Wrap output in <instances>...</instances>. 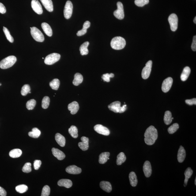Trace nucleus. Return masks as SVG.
Returning <instances> with one entry per match:
<instances>
[{"label":"nucleus","mask_w":196,"mask_h":196,"mask_svg":"<svg viewBox=\"0 0 196 196\" xmlns=\"http://www.w3.org/2000/svg\"><path fill=\"white\" fill-rule=\"evenodd\" d=\"M144 137V141L147 145H153L158 138L157 129L153 126H149L146 130Z\"/></svg>","instance_id":"obj_1"},{"label":"nucleus","mask_w":196,"mask_h":196,"mask_svg":"<svg viewBox=\"0 0 196 196\" xmlns=\"http://www.w3.org/2000/svg\"><path fill=\"white\" fill-rule=\"evenodd\" d=\"M126 41L121 36H117L113 38L111 40V45L114 50H121L123 49L126 45Z\"/></svg>","instance_id":"obj_2"},{"label":"nucleus","mask_w":196,"mask_h":196,"mask_svg":"<svg viewBox=\"0 0 196 196\" xmlns=\"http://www.w3.org/2000/svg\"><path fill=\"white\" fill-rule=\"evenodd\" d=\"M17 61V58L14 56H10L3 59L0 62V68L7 69L11 67Z\"/></svg>","instance_id":"obj_3"},{"label":"nucleus","mask_w":196,"mask_h":196,"mask_svg":"<svg viewBox=\"0 0 196 196\" xmlns=\"http://www.w3.org/2000/svg\"><path fill=\"white\" fill-rule=\"evenodd\" d=\"M108 107L110 110L115 113H124L126 111L127 108L126 105H124L121 107V103L119 101L113 102L111 104L109 105Z\"/></svg>","instance_id":"obj_4"},{"label":"nucleus","mask_w":196,"mask_h":196,"mask_svg":"<svg viewBox=\"0 0 196 196\" xmlns=\"http://www.w3.org/2000/svg\"><path fill=\"white\" fill-rule=\"evenodd\" d=\"M31 35L36 41L42 42L44 40V37L40 30L36 27H33L31 29Z\"/></svg>","instance_id":"obj_5"},{"label":"nucleus","mask_w":196,"mask_h":196,"mask_svg":"<svg viewBox=\"0 0 196 196\" xmlns=\"http://www.w3.org/2000/svg\"><path fill=\"white\" fill-rule=\"evenodd\" d=\"M60 55L57 53H52L47 56L44 60V63L48 65H52L58 62L60 58Z\"/></svg>","instance_id":"obj_6"},{"label":"nucleus","mask_w":196,"mask_h":196,"mask_svg":"<svg viewBox=\"0 0 196 196\" xmlns=\"http://www.w3.org/2000/svg\"><path fill=\"white\" fill-rule=\"evenodd\" d=\"M169 23L170 26L171 31H175L178 28V17L175 13L170 15L168 18Z\"/></svg>","instance_id":"obj_7"},{"label":"nucleus","mask_w":196,"mask_h":196,"mask_svg":"<svg viewBox=\"0 0 196 196\" xmlns=\"http://www.w3.org/2000/svg\"><path fill=\"white\" fill-rule=\"evenodd\" d=\"M73 6L71 1H68L65 4L64 10V16L65 19H69L71 17L73 12Z\"/></svg>","instance_id":"obj_8"},{"label":"nucleus","mask_w":196,"mask_h":196,"mask_svg":"<svg viewBox=\"0 0 196 196\" xmlns=\"http://www.w3.org/2000/svg\"><path fill=\"white\" fill-rule=\"evenodd\" d=\"M152 66V61L149 60L146 64L145 67L142 69V77L144 79L149 78L150 75Z\"/></svg>","instance_id":"obj_9"},{"label":"nucleus","mask_w":196,"mask_h":196,"mask_svg":"<svg viewBox=\"0 0 196 196\" xmlns=\"http://www.w3.org/2000/svg\"><path fill=\"white\" fill-rule=\"evenodd\" d=\"M117 9L114 12V16L118 19H123L125 16L123 4L121 2H118L117 3Z\"/></svg>","instance_id":"obj_10"},{"label":"nucleus","mask_w":196,"mask_h":196,"mask_svg":"<svg viewBox=\"0 0 196 196\" xmlns=\"http://www.w3.org/2000/svg\"><path fill=\"white\" fill-rule=\"evenodd\" d=\"M173 83V79L171 77H167L163 81L162 84V90L163 92L167 93L171 89Z\"/></svg>","instance_id":"obj_11"},{"label":"nucleus","mask_w":196,"mask_h":196,"mask_svg":"<svg viewBox=\"0 0 196 196\" xmlns=\"http://www.w3.org/2000/svg\"><path fill=\"white\" fill-rule=\"evenodd\" d=\"M94 130L99 134L107 136L110 134L109 130L107 127L103 126L101 125L98 124L94 126Z\"/></svg>","instance_id":"obj_12"},{"label":"nucleus","mask_w":196,"mask_h":196,"mask_svg":"<svg viewBox=\"0 0 196 196\" xmlns=\"http://www.w3.org/2000/svg\"><path fill=\"white\" fill-rule=\"evenodd\" d=\"M31 7L35 13L40 15L43 13V9L41 5L37 0H32L31 3Z\"/></svg>","instance_id":"obj_13"},{"label":"nucleus","mask_w":196,"mask_h":196,"mask_svg":"<svg viewBox=\"0 0 196 196\" xmlns=\"http://www.w3.org/2000/svg\"><path fill=\"white\" fill-rule=\"evenodd\" d=\"M81 142H79L78 144L79 147L83 151L87 150L89 148V138L83 136L81 137Z\"/></svg>","instance_id":"obj_14"},{"label":"nucleus","mask_w":196,"mask_h":196,"mask_svg":"<svg viewBox=\"0 0 196 196\" xmlns=\"http://www.w3.org/2000/svg\"><path fill=\"white\" fill-rule=\"evenodd\" d=\"M143 171L144 174L147 178H149L152 173V166L150 162L148 160L145 161L143 166Z\"/></svg>","instance_id":"obj_15"},{"label":"nucleus","mask_w":196,"mask_h":196,"mask_svg":"<svg viewBox=\"0 0 196 196\" xmlns=\"http://www.w3.org/2000/svg\"><path fill=\"white\" fill-rule=\"evenodd\" d=\"M66 172L68 173L72 174H78L81 173V168L75 165H71L66 167Z\"/></svg>","instance_id":"obj_16"},{"label":"nucleus","mask_w":196,"mask_h":196,"mask_svg":"<svg viewBox=\"0 0 196 196\" xmlns=\"http://www.w3.org/2000/svg\"><path fill=\"white\" fill-rule=\"evenodd\" d=\"M186 156V152L184 148L182 146H180L178 151L177 158L179 163H182L185 160Z\"/></svg>","instance_id":"obj_17"},{"label":"nucleus","mask_w":196,"mask_h":196,"mask_svg":"<svg viewBox=\"0 0 196 196\" xmlns=\"http://www.w3.org/2000/svg\"><path fill=\"white\" fill-rule=\"evenodd\" d=\"M79 109V103L76 101H73L69 103L68 105V109L70 111L72 114H75L78 111Z\"/></svg>","instance_id":"obj_18"},{"label":"nucleus","mask_w":196,"mask_h":196,"mask_svg":"<svg viewBox=\"0 0 196 196\" xmlns=\"http://www.w3.org/2000/svg\"><path fill=\"white\" fill-rule=\"evenodd\" d=\"M52 151L53 155L58 160H62L65 158V155L64 153L60 150L55 148H53Z\"/></svg>","instance_id":"obj_19"},{"label":"nucleus","mask_w":196,"mask_h":196,"mask_svg":"<svg viewBox=\"0 0 196 196\" xmlns=\"http://www.w3.org/2000/svg\"><path fill=\"white\" fill-rule=\"evenodd\" d=\"M58 186L61 187H64L66 188H69L72 186V182L70 180L68 179H62L58 181Z\"/></svg>","instance_id":"obj_20"},{"label":"nucleus","mask_w":196,"mask_h":196,"mask_svg":"<svg viewBox=\"0 0 196 196\" xmlns=\"http://www.w3.org/2000/svg\"><path fill=\"white\" fill-rule=\"evenodd\" d=\"M44 6L49 12H52L54 6L52 0H40Z\"/></svg>","instance_id":"obj_21"},{"label":"nucleus","mask_w":196,"mask_h":196,"mask_svg":"<svg viewBox=\"0 0 196 196\" xmlns=\"http://www.w3.org/2000/svg\"><path fill=\"white\" fill-rule=\"evenodd\" d=\"M100 186L102 190L107 193H110L112 190L111 184L108 182L103 181L100 182Z\"/></svg>","instance_id":"obj_22"},{"label":"nucleus","mask_w":196,"mask_h":196,"mask_svg":"<svg viewBox=\"0 0 196 196\" xmlns=\"http://www.w3.org/2000/svg\"><path fill=\"white\" fill-rule=\"evenodd\" d=\"M41 26L42 29L47 36L50 37L52 36V29L48 24L46 23H43L42 24Z\"/></svg>","instance_id":"obj_23"},{"label":"nucleus","mask_w":196,"mask_h":196,"mask_svg":"<svg viewBox=\"0 0 196 196\" xmlns=\"http://www.w3.org/2000/svg\"><path fill=\"white\" fill-rule=\"evenodd\" d=\"M55 139L56 142L61 147H64L65 144V139L64 137L60 133H57L55 135Z\"/></svg>","instance_id":"obj_24"},{"label":"nucleus","mask_w":196,"mask_h":196,"mask_svg":"<svg viewBox=\"0 0 196 196\" xmlns=\"http://www.w3.org/2000/svg\"><path fill=\"white\" fill-rule=\"evenodd\" d=\"M191 72V69L189 66H186L184 68L181 75V79L182 81H185L188 78Z\"/></svg>","instance_id":"obj_25"},{"label":"nucleus","mask_w":196,"mask_h":196,"mask_svg":"<svg viewBox=\"0 0 196 196\" xmlns=\"http://www.w3.org/2000/svg\"><path fill=\"white\" fill-rule=\"evenodd\" d=\"M110 155V154L109 152H102L99 156V162L100 164H104L107 162L108 160V158Z\"/></svg>","instance_id":"obj_26"},{"label":"nucleus","mask_w":196,"mask_h":196,"mask_svg":"<svg viewBox=\"0 0 196 196\" xmlns=\"http://www.w3.org/2000/svg\"><path fill=\"white\" fill-rule=\"evenodd\" d=\"M129 179L131 185L133 187H136L138 183L137 177L134 172L130 173L129 175Z\"/></svg>","instance_id":"obj_27"},{"label":"nucleus","mask_w":196,"mask_h":196,"mask_svg":"<svg viewBox=\"0 0 196 196\" xmlns=\"http://www.w3.org/2000/svg\"><path fill=\"white\" fill-rule=\"evenodd\" d=\"M83 77L82 75L79 73H76L74 76V79L73 84L75 86H78L83 82Z\"/></svg>","instance_id":"obj_28"},{"label":"nucleus","mask_w":196,"mask_h":196,"mask_svg":"<svg viewBox=\"0 0 196 196\" xmlns=\"http://www.w3.org/2000/svg\"><path fill=\"white\" fill-rule=\"evenodd\" d=\"M89 44V42H85L81 45L80 47V54L82 55H87L89 52L88 47Z\"/></svg>","instance_id":"obj_29"},{"label":"nucleus","mask_w":196,"mask_h":196,"mask_svg":"<svg viewBox=\"0 0 196 196\" xmlns=\"http://www.w3.org/2000/svg\"><path fill=\"white\" fill-rule=\"evenodd\" d=\"M193 173V170L190 167H188L186 170L185 172V179L184 182V186L186 187L187 184L188 182L189 178L191 177Z\"/></svg>","instance_id":"obj_30"},{"label":"nucleus","mask_w":196,"mask_h":196,"mask_svg":"<svg viewBox=\"0 0 196 196\" xmlns=\"http://www.w3.org/2000/svg\"><path fill=\"white\" fill-rule=\"evenodd\" d=\"M172 114L170 111H166L165 112L164 117V123L166 125H170L172 121Z\"/></svg>","instance_id":"obj_31"},{"label":"nucleus","mask_w":196,"mask_h":196,"mask_svg":"<svg viewBox=\"0 0 196 196\" xmlns=\"http://www.w3.org/2000/svg\"><path fill=\"white\" fill-rule=\"evenodd\" d=\"M22 152L21 150L16 149L12 150L9 152V156L11 157L16 158L20 157L21 156Z\"/></svg>","instance_id":"obj_32"},{"label":"nucleus","mask_w":196,"mask_h":196,"mask_svg":"<svg viewBox=\"0 0 196 196\" xmlns=\"http://www.w3.org/2000/svg\"><path fill=\"white\" fill-rule=\"evenodd\" d=\"M126 156H125L124 153L123 152H120L117 156V164L118 165H121V164L126 161Z\"/></svg>","instance_id":"obj_33"},{"label":"nucleus","mask_w":196,"mask_h":196,"mask_svg":"<svg viewBox=\"0 0 196 196\" xmlns=\"http://www.w3.org/2000/svg\"><path fill=\"white\" fill-rule=\"evenodd\" d=\"M41 134L40 130L37 128H34L32 129V132H30L28 133V135L32 138H37L40 136Z\"/></svg>","instance_id":"obj_34"},{"label":"nucleus","mask_w":196,"mask_h":196,"mask_svg":"<svg viewBox=\"0 0 196 196\" xmlns=\"http://www.w3.org/2000/svg\"><path fill=\"white\" fill-rule=\"evenodd\" d=\"M68 132L71 136L73 138H76L78 137V129L76 126H71L70 128L69 129Z\"/></svg>","instance_id":"obj_35"},{"label":"nucleus","mask_w":196,"mask_h":196,"mask_svg":"<svg viewBox=\"0 0 196 196\" xmlns=\"http://www.w3.org/2000/svg\"><path fill=\"white\" fill-rule=\"evenodd\" d=\"M60 85V81L58 79H55L50 83V85L52 89L58 90Z\"/></svg>","instance_id":"obj_36"},{"label":"nucleus","mask_w":196,"mask_h":196,"mask_svg":"<svg viewBox=\"0 0 196 196\" xmlns=\"http://www.w3.org/2000/svg\"><path fill=\"white\" fill-rule=\"evenodd\" d=\"M31 88L28 84H25L22 87L21 93L23 96H26L28 93H31Z\"/></svg>","instance_id":"obj_37"},{"label":"nucleus","mask_w":196,"mask_h":196,"mask_svg":"<svg viewBox=\"0 0 196 196\" xmlns=\"http://www.w3.org/2000/svg\"><path fill=\"white\" fill-rule=\"evenodd\" d=\"M28 187L26 185H21L16 186L15 188L16 191L17 192L23 193L26 192L28 190Z\"/></svg>","instance_id":"obj_38"},{"label":"nucleus","mask_w":196,"mask_h":196,"mask_svg":"<svg viewBox=\"0 0 196 196\" xmlns=\"http://www.w3.org/2000/svg\"><path fill=\"white\" fill-rule=\"evenodd\" d=\"M50 99L48 96L44 97L42 100V107L44 109H46L50 105Z\"/></svg>","instance_id":"obj_39"},{"label":"nucleus","mask_w":196,"mask_h":196,"mask_svg":"<svg viewBox=\"0 0 196 196\" xmlns=\"http://www.w3.org/2000/svg\"><path fill=\"white\" fill-rule=\"evenodd\" d=\"M3 31L7 40L11 43H13V41H14V39H13V36L11 35L10 32H9V31L7 28L4 27Z\"/></svg>","instance_id":"obj_40"},{"label":"nucleus","mask_w":196,"mask_h":196,"mask_svg":"<svg viewBox=\"0 0 196 196\" xmlns=\"http://www.w3.org/2000/svg\"><path fill=\"white\" fill-rule=\"evenodd\" d=\"M36 104V101L34 99H31L28 101L26 103V107L28 110L33 109Z\"/></svg>","instance_id":"obj_41"},{"label":"nucleus","mask_w":196,"mask_h":196,"mask_svg":"<svg viewBox=\"0 0 196 196\" xmlns=\"http://www.w3.org/2000/svg\"><path fill=\"white\" fill-rule=\"evenodd\" d=\"M179 125L177 123H175L170 126L168 129V132L170 134H173L179 129Z\"/></svg>","instance_id":"obj_42"},{"label":"nucleus","mask_w":196,"mask_h":196,"mask_svg":"<svg viewBox=\"0 0 196 196\" xmlns=\"http://www.w3.org/2000/svg\"><path fill=\"white\" fill-rule=\"evenodd\" d=\"M149 0H135V4L138 7H143L149 3Z\"/></svg>","instance_id":"obj_43"},{"label":"nucleus","mask_w":196,"mask_h":196,"mask_svg":"<svg viewBox=\"0 0 196 196\" xmlns=\"http://www.w3.org/2000/svg\"><path fill=\"white\" fill-rule=\"evenodd\" d=\"M50 188L48 185H46L43 187L42 190V196H48L50 195Z\"/></svg>","instance_id":"obj_44"},{"label":"nucleus","mask_w":196,"mask_h":196,"mask_svg":"<svg viewBox=\"0 0 196 196\" xmlns=\"http://www.w3.org/2000/svg\"><path fill=\"white\" fill-rule=\"evenodd\" d=\"M31 164L30 162H27L25 163L24 166L22 168V171L23 172L27 173H29L31 172L32 171V168H31Z\"/></svg>","instance_id":"obj_45"},{"label":"nucleus","mask_w":196,"mask_h":196,"mask_svg":"<svg viewBox=\"0 0 196 196\" xmlns=\"http://www.w3.org/2000/svg\"><path fill=\"white\" fill-rule=\"evenodd\" d=\"M114 77V74L112 73H106L103 75V76H102V79L104 81L107 82H109L110 81V78H113Z\"/></svg>","instance_id":"obj_46"},{"label":"nucleus","mask_w":196,"mask_h":196,"mask_svg":"<svg viewBox=\"0 0 196 196\" xmlns=\"http://www.w3.org/2000/svg\"><path fill=\"white\" fill-rule=\"evenodd\" d=\"M42 164V162L40 160H36L34 162V166L35 170H38L40 168Z\"/></svg>","instance_id":"obj_47"},{"label":"nucleus","mask_w":196,"mask_h":196,"mask_svg":"<svg viewBox=\"0 0 196 196\" xmlns=\"http://www.w3.org/2000/svg\"><path fill=\"white\" fill-rule=\"evenodd\" d=\"M185 102L188 105H196V98H194L190 100H186L185 101Z\"/></svg>","instance_id":"obj_48"},{"label":"nucleus","mask_w":196,"mask_h":196,"mask_svg":"<svg viewBox=\"0 0 196 196\" xmlns=\"http://www.w3.org/2000/svg\"><path fill=\"white\" fill-rule=\"evenodd\" d=\"M191 49L194 51H196V36H194L193 38V43L191 45Z\"/></svg>","instance_id":"obj_49"},{"label":"nucleus","mask_w":196,"mask_h":196,"mask_svg":"<svg viewBox=\"0 0 196 196\" xmlns=\"http://www.w3.org/2000/svg\"><path fill=\"white\" fill-rule=\"evenodd\" d=\"M87 32V30L85 29V28H83L82 29L80 30L77 32V36H83L85 35Z\"/></svg>","instance_id":"obj_50"},{"label":"nucleus","mask_w":196,"mask_h":196,"mask_svg":"<svg viewBox=\"0 0 196 196\" xmlns=\"http://www.w3.org/2000/svg\"><path fill=\"white\" fill-rule=\"evenodd\" d=\"M6 9L5 5L0 2V13L4 14L6 13Z\"/></svg>","instance_id":"obj_51"},{"label":"nucleus","mask_w":196,"mask_h":196,"mask_svg":"<svg viewBox=\"0 0 196 196\" xmlns=\"http://www.w3.org/2000/svg\"><path fill=\"white\" fill-rule=\"evenodd\" d=\"M6 195L7 192L3 188L0 186V196H6Z\"/></svg>","instance_id":"obj_52"},{"label":"nucleus","mask_w":196,"mask_h":196,"mask_svg":"<svg viewBox=\"0 0 196 196\" xmlns=\"http://www.w3.org/2000/svg\"><path fill=\"white\" fill-rule=\"evenodd\" d=\"M91 23L89 21H87L84 23L83 26V28H85V29H87L88 28H89L90 26Z\"/></svg>","instance_id":"obj_53"},{"label":"nucleus","mask_w":196,"mask_h":196,"mask_svg":"<svg viewBox=\"0 0 196 196\" xmlns=\"http://www.w3.org/2000/svg\"><path fill=\"white\" fill-rule=\"evenodd\" d=\"M194 23L196 24V17H195L194 19Z\"/></svg>","instance_id":"obj_54"},{"label":"nucleus","mask_w":196,"mask_h":196,"mask_svg":"<svg viewBox=\"0 0 196 196\" xmlns=\"http://www.w3.org/2000/svg\"><path fill=\"white\" fill-rule=\"evenodd\" d=\"M195 185H196V178H195Z\"/></svg>","instance_id":"obj_55"}]
</instances>
